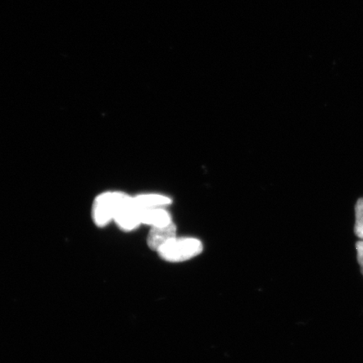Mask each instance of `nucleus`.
Segmentation results:
<instances>
[{"label": "nucleus", "mask_w": 363, "mask_h": 363, "mask_svg": "<svg viewBox=\"0 0 363 363\" xmlns=\"http://www.w3.org/2000/svg\"><path fill=\"white\" fill-rule=\"evenodd\" d=\"M203 252V244L195 238H174L158 250L162 259L182 262L192 259Z\"/></svg>", "instance_id": "nucleus-1"}, {"label": "nucleus", "mask_w": 363, "mask_h": 363, "mask_svg": "<svg viewBox=\"0 0 363 363\" xmlns=\"http://www.w3.org/2000/svg\"><path fill=\"white\" fill-rule=\"evenodd\" d=\"M128 194L122 192H106L95 199L92 208L94 224L104 227L115 220V216L122 203Z\"/></svg>", "instance_id": "nucleus-2"}, {"label": "nucleus", "mask_w": 363, "mask_h": 363, "mask_svg": "<svg viewBox=\"0 0 363 363\" xmlns=\"http://www.w3.org/2000/svg\"><path fill=\"white\" fill-rule=\"evenodd\" d=\"M140 213L142 211L136 206L135 198L128 195L118 210L113 221L121 230L130 231L142 225Z\"/></svg>", "instance_id": "nucleus-3"}, {"label": "nucleus", "mask_w": 363, "mask_h": 363, "mask_svg": "<svg viewBox=\"0 0 363 363\" xmlns=\"http://www.w3.org/2000/svg\"><path fill=\"white\" fill-rule=\"evenodd\" d=\"M176 234L177 228L174 222L165 226L153 227L148 235V247L157 252L165 244L176 238Z\"/></svg>", "instance_id": "nucleus-4"}, {"label": "nucleus", "mask_w": 363, "mask_h": 363, "mask_svg": "<svg viewBox=\"0 0 363 363\" xmlns=\"http://www.w3.org/2000/svg\"><path fill=\"white\" fill-rule=\"evenodd\" d=\"M142 224L153 227H161L172 223V218L169 212L164 208H151L144 210L140 213Z\"/></svg>", "instance_id": "nucleus-5"}, {"label": "nucleus", "mask_w": 363, "mask_h": 363, "mask_svg": "<svg viewBox=\"0 0 363 363\" xmlns=\"http://www.w3.org/2000/svg\"><path fill=\"white\" fill-rule=\"evenodd\" d=\"M134 198L136 206L140 211L164 208L172 203L169 197L157 194H142Z\"/></svg>", "instance_id": "nucleus-6"}, {"label": "nucleus", "mask_w": 363, "mask_h": 363, "mask_svg": "<svg viewBox=\"0 0 363 363\" xmlns=\"http://www.w3.org/2000/svg\"><path fill=\"white\" fill-rule=\"evenodd\" d=\"M355 234L363 240V198L358 199L356 204Z\"/></svg>", "instance_id": "nucleus-7"}, {"label": "nucleus", "mask_w": 363, "mask_h": 363, "mask_svg": "<svg viewBox=\"0 0 363 363\" xmlns=\"http://www.w3.org/2000/svg\"><path fill=\"white\" fill-rule=\"evenodd\" d=\"M356 247L357 251L358 262H359L363 274V240H359V242H357L356 244Z\"/></svg>", "instance_id": "nucleus-8"}]
</instances>
